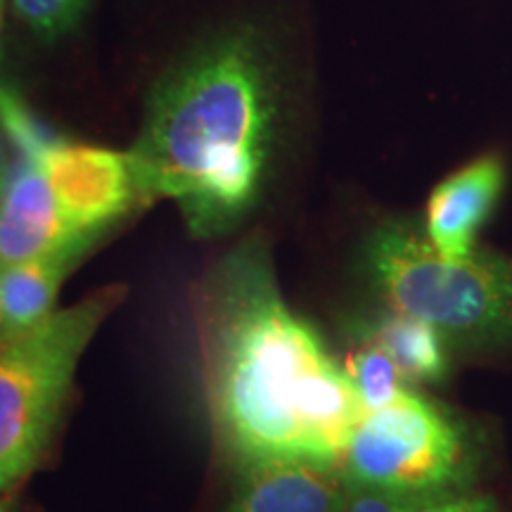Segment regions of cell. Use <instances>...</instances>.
<instances>
[{
  "instance_id": "obj_1",
  "label": "cell",
  "mask_w": 512,
  "mask_h": 512,
  "mask_svg": "<svg viewBox=\"0 0 512 512\" xmlns=\"http://www.w3.org/2000/svg\"><path fill=\"white\" fill-rule=\"evenodd\" d=\"M197 313L211 420L235 460L294 458L342 470L366 408L318 332L285 304L259 242L214 268Z\"/></svg>"
},
{
  "instance_id": "obj_2",
  "label": "cell",
  "mask_w": 512,
  "mask_h": 512,
  "mask_svg": "<svg viewBox=\"0 0 512 512\" xmlns=\"http://www.w3.org/2000/svg\"><path fill=\"white\" fill-rule=\"evenodd\" d=\"M275 114L261 38L235 29L204 43L150 95L131 150L143 200H174L200 238L238 226L264 188Z\"/></svg>"
},
{
  "instance_id": "obj_3",
  "label": "cell",
  "mask_w": 512,
  "mask_h": 512,
  "mask_svg": "<svg viewBox=\"0 0 512 512\" xmlns=\"http://www.w3.org/2000/svg\"><path fill=\"white\" fill-rule=\"evenodd\" d=\"M124 297L126 287H102L0 342V491L22 482L43 458L83 351Z\"/></svg>"
},
{
  "instance_id": "obj_4",
  "label": "cell",
  "mask_w": 512,
  "mask_h": 512,
  "mask_svg": "<svg viewBox=\"0 0 512 512\" xmlns=\"http://www.w3.org/2000/svg\"><path fill=\"white\" fill-rule=\"evenodd\" d=\"M368 259L396 311L472 342L512 339V261L505 256L472 252L453 261L413 226L389 223L375 230Z\"/></svg>"
},
{
  "instance_id": "obj_5",
  "label": "cell",
  "mask_w": 512,
  "mask_h": 512,
  "mask_svg": "<svg viewBox=\"0 0 512 512\" xmlns=\"http://www.w3.org/2000/svg\"><path fill=\"white\" fill-rule=\"evenodd\" d=\"M463 467L458 430L413 392L366 411L342 458V475L401 496L451 489Z\"/></svg>"
},
{
  "instance_id": "obj_6",
  "label": "cell",
  "mask_w": 512,
  "mask_h": 512,
  "mask_svg": "<svg viewBox=\"0 0 512 512\" xmlns=\"http://www.w3.org/2000/svg\"><path fill=\"white\" fill-rule=\"evenodd\" d=\"M41 166L64 219L81 235L100 238L114 223L145 204L131 152L64 140Z\"/></svg>"
},
{
  "instance_id": "obj_7",
  "label": "cell",
  "mask_w": 512,
  "mask_h": 512,
  "mask_svg": "<svg viewBox=\"0 0 512 512\" xmlns=\"http://www.w3.org/2000/svg\"><path fill=\"white\" fill-rule=\"evenodd\" d=\"M81 240L64 219L43 166L19 157L0 188V266L38 259Z\"/></svg>"
},
{
  "instance_id": "obj_8",
  "label": "cell",
  "mask_w": 512,
  "mask_h": 512,
  "mask_svg": "<svg viewBox=\"0 0 512 512\" xmlns=\"http://www.w3.org/2000/svg\"><path fill=\"white\" fill-rule=\"evenodd\" d=\"M344 475L335 465L294 458L240 463L228 512H335Z\"/></svg>"
},
{
  "instance_id": "obj_9",
  "label": "cell",
  "mask_w": 512,
  "mask_h": 512,
  "mask_svg": "<svg viewBox=\"0 0 512 512\" xmlns=\"http://www.w3.org/2000/svg\"><path fill=\"white\" fill-rule=\"evenodd\" d=\"M503 164L482 157L448 176L427 202V238L446 259L463 261L475 252V238L503 190Z\"/></svg>"
},
{
  "instance_id": "obj_10",
  "label": "cell",
  "mask_w": 512,
  "mask_h": 512,
  "mask_svg": "<svg viewBox=\"0 0 512 512\" xmlns=\"http://www.w3.org/2000/svg\"><path fill=\"white\" fill-rule=\"evenodd\" d=\"M91 247L93 240H81L38 259L0 266L3 339L24 335L53 316L62 280L72 273V268Z\"/></svg>"
},
{
  "instance_id": "obj_11",
  "label": "cell",
  "mask_w": 512,
  "mask_h": 512,
  "mask_svg": "<svg viewBox=\"0 0 512 512\" xmlns=\"http://www.w3.org/2000/svg\"><path fill=\"white\" fill-rule=\"evenodd\" d=\"M368 337L394 358L406 382L439 380L446 373V351L439 330L427 320L396 311L375 323Z\"/></svg>"
},
{
  "instance_id": "obj_12",
  "label": "cell",
  "mask_w": 512,
  "mask_h": 512,
  "mask_svg": "<svg viewBox=\"0 0 512 512\" xmlns=\"http://www.w3.org/2000/svg\"><path fill=\"white\" fill-rule=\"evenodd\" d=\"M347 375L354 384L358 401L366 411L389 406L406 392L403 389V375L392 356L377 342H370L349 356Z\"/></svg>"
},
{
  "instance_id": "obj_13",
  "label": "cell",
  "mask_w": 512,
  "mask_h": 512,
  "mask_svg": "<svg viewBox=\"0 0 512 512\" xmlns=\"http://www.w3.org/2000/svg\"><path fill=\"white\" fill-rule=\"evenodd\" d=\"M0 121L3 131L8 133L10 143L15 145L19 157L41 164L57 145L64 143L62 136L43 124L29 105L12 88L0 86Z\"/></svg>"
},
{
  "instance_id": "obj_14",
  "label": "cell",
  "mask_w": 512,
  "mask_h": 512,
  "mask_svg": "<svg viewBox=\"0 0 512 512\" xmlns=\"http://www.w3.org/2000/svg\"><path fill=\"white\" fill-rule=\"evenodd\" d=\"M12 5L34 34L55 38L79 19L86 0H12Z\"/></svg>"
},
{
  "instance_id": "obj_15",
  "label": "cell",
  "mask_w": 512,
  "mask_h": 512,
  "mask_svg": "<svg viewBox=\"0 0 512 512\" xmlns=\"http://www.w3.org/2000/svg\"><path fill=\"white\" fill-rule=\"evenodd\" d=\"M403 512H498V508L491 496L441 489L430 494L403 496Z\"/></svg>"
},
{
  "instance_id": "obj_16",
  "label": "cell",
  "mask_w": 512,
  "mask_h": 512,
  "mask_svg": "<svg viewBox=\"0 0 512 512\" xmlns=\"http://www.w3.org/2000/svg\"><path fill=\"white\" fill-rule=\"evenodd\" d=\"M335 512H403V496L344 477Z\"/></svg>"
},
{
  "instance_id": "obj_17",
  "label": "cell",
  "mask_w": 512,
  "mask_h": 512,
  "mask_svg": "<svg viewBox=\"0 0 512 512\" xmlns=\"http://www.w3.org/2000/svg\"><path fill=\"white\" fill-rule=\"evenodd\" d=\"M3 121H0V188H3L5 178L10 174V166H8V155H5V143H3Z\"/></svg>"
},
{
  "instance_id": "obj_18",
  "label": "cell",
  "mask_w": 512,
  "mask_h": 512,
  "mask_svg": "<svg viewBox=\"0 0 512 512\" xmlns=\"http://www.w3.org/2000/svg\"><path fill=\"white\" fill-rule=\"evenodd\" d=\"M0 342H3V328H0Z\"/></svg>"
},
{
  "instance_id": "obj_19",
  "label": "cell",
  "mask_w": 512,
  "mask_h": 512,
  "mask_svg": "<svg viewBox=\"0 0 512 512\" xmlns=\"http://www.w3.org/2000/svg\"><path fill=\"white\" fill-rule=\"evenodd\" d=\"M0 512H3V505H0Z\"/></svg>"
}]
</instances>
